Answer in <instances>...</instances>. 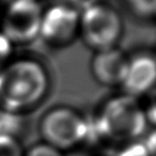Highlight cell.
Segmentation results:
<instances>
[{"instance_id":"obj_10","label":"cell","mask_w":156,"mask_h":156,"mask_svg":"<svg viewBox=\"0 0 156 156\" xmlns=\"http://www.w3.org/2000/svg\"><path fill=\"white\" fill-rule=\"evenodd\" d=\"M0 156H24L22 145L16 137L0 135Z\"/></svg>"},{"instance_id":"obj_8","label":"cell","mask_w":156,"mask_h":156,"mask_svg":"<svg viewBox=\"0 0 156 156\" xmlns=\"http://www.w3.org/2000/svg\"><path fill=\"white\" fill-rule=\"evenodd\" d=\"M155 79L156 63L154 57L149 54H140L129 59L121 86L126 95L137 98L153 88Z\"/></svg>"},{"instance_id":"obj_13","label":"cell","mask_w":156,"mask_h":156,"mask_svg":"<svg viewBox=\"0 0 156 156\" xmlns=\"http://www.w3.org/2000/svg\"><path fill=\"white\" fill-rule=\"evenodd\" d=\"M24 156H64L63 152L52 147L45 142L37 143L29 147L28 151L24 152Z\"/></svg>"},{"instance_id":"obj_4","label":"cell","mask_w":156,"mask_h":156,"mask_svg":"<svg viewBox=\"0 0 156 156\" xmlns=\"http://www.w3.org/2000/svg\"><path fill=\"white\" fill-rule=\"evenodd\" d=\"M90 127L86 119L69 107L48 110L40 121V134L44 142L59 151H69L88 138Z\"/></svg>"},{"instance_id":"obj_11","label":"cell","mask_w":156,"mask_h":156,"mask_svg":"<svg viewBox=\"0 0 156 156\" xmlns=\"http://www.w3.org/2000/svg\"><path fill=\"white\" fill-rule=\"evenodd\" d=\"M135 14L141 17H151L156 12V0H124Z\"/></svg>"},{"instance_id":"obj_1","label":"cell","mask_w":156,"mask_h":156,"mask_svg":"<svg viewBox=\"0 0 156 156\" xmlns=\"http://www.w3.org/2000/svg\"><path fill=\"white\" fill-rule=\"evenodd\" d=\"M49 88L44 65L33 59H18L0 69V109L20 115L37 106Z\"/></svg>"},{"instance_id":"obj_7","label":"cell","mask_w":156,"mask_h":156,"mask_svg":"<svg viewBox=\"0 0 156 156\" xmlns=\"http://www.w3.org/2000/svg\"><path fill=\"white\" fill-rule=\"evenodd\" d=\"M129 58L117 47L95 51L90 69L94 79L106 87L121 86L127 71Z\"/></svg>"},{"instance_id":"obj_5","label":"cell","mask_w":156,"mask_h":156,"mask_svg":"<svg viewBox=\"0 0 156 156\" xmlns=\"http://www.w3.org/2000/svg\"><path fill=\"white\" fill-rule=\"evenodd\" d=\"M42 15L37 0H12L0 16V32L12 44L31 42L40 35Z\"/></svg>"},{"instance_id":"obj_14","label":"cell","mask_w":156,"mask_h":156,"mask_svg":"<svg viewBox=\"0 0 156 156\" xmlns=\"http://www.w3.org/2000/svg\"><path fill=\"white\" fill-rule=\"evenodd\" d=\"M13 44L0 32V69H2L12 55Z\"/></svg>"},{"instance_id":"obj_6","label":"cell","mask_w":156,"mask_h":156,"mask_svg":"<svg viewBox=\"0 0 156 156\" xmlns=\"http://www.w3.org/2000/svg\"><path fill=\"white\" fill-rule=\"evenodd\" d=\"M79 32V12L71 5L56 3L43 11L40 35L48 44L63 46Z\"/></svg>"},{"instance_id":"obj_12","label":"cell","mask_w":156,"mask_h":156,"mask_svg":"<svg viewBox=\"0 0 156 156\" xmlns=\"http://www.w3.org/2000/svg\"><path fill=\"white\" fill-rule=\"evenodd\" d=\"M117 156H152L147 147L139 140L125 142V144L118 151Z\"/></svg>"},{"instance_id":"obj_9","label":"cell","mask_w":156,"mask_h":156,"mask_svg":"<svg viewBox=\"0 0 156 156\" xmlns=\"http://www.w3.org/2000/svg\"><path fill=\"white\" fill-rule=\"evenodd\" d=\"M22 125L23 120L20 115L0 109V135L16 137Z\"/></svg>"},{"instance_id":"obj_3","label":"cell","mask_w":156,"mask_h":156,"mask_svg":"<svg viewBox=\"0 0 156 156\" xmlns=\"http://www.w3.org/2000/svg\"><path fill=\"white\" fill-rule=\"evenodd\" d=\"M122 32V18L111 5L95 2L79 12L78 33H80L86 45L95 51L115 47Z\"/></svg>"},{"instance_id":"obj_2","label":"cell","mask_w":156,"mask_h":156,"mask_svg":"<svg viewBox=\"0 0 156 156\" xmlns=\"http://www.w3.org/2000/svg\"><path fill=\"white\" fill-rule=\"evenodd\" d=\"M98 136L112 141L138 140L147 127L144 109L138 100L129 95H119L106 101L93 122Z\"/></svg>"},{"instance_id":"obj_15","label":"cell","mask_w":156,"mask_h":156,"mask_svg":"<svg viewBox=\"0 0 156 156\" xmlns=\"http://www.w3.org/2000/svg\"><path fill=\"white\" fill-rule=\"evenodd\" d=\"M57 3H66V5H71L72 2H75L76 0H56Z\"/></svg>"}]
</instances>
